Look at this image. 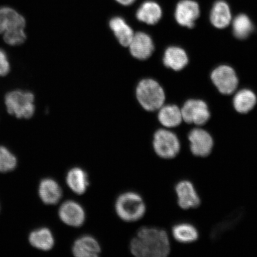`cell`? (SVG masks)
<instances>
[{"instance_id":"1","label":"cell","mask_w":257,"mask_h":257,"mask_svg":"<svg viewBox=\"0 0 257 257\" xmlns=\"http://www.w3.org/2000/svg\"><path fill=\"white\" fill-rule=\"evenodd\" d=\"M130 249L137 257H166L171 251V245L166 230L144 226L131 239Z\"/></svg>"},{"instance_id":"2","label":"cell","mask_w":257,"mask_h":257,"mask_svg":"<svg viewBox=\"0 0 257 257\" xmlns=\"http://www.w3.org/2000/svg\"><path fill=\"white\" fill-rule=\"evenodd\" d=\"M115 213L125 222L139 221L146 213L144 199L137 192L127 191L120 194L115 202Z\"/></svg>"},{"instance_id":"3","label":"cell","mask_w":257,"mask_h":257,"mask_svg":"<svg viewBox=\"0 0 257 257\" xmlns=\"http://www.w3.org/2000/svg\"><path fill=\"white\" fill-rule=\"evenodd\" d=\"M136 96L141 105L149 111L159 110L165 101V94L162 86L152 79H143L138 83Z\"/></svg>"},{"instance_id":"4","label":"cell","mask_w":257,"mask_h":257,"mask_svg":"<svg viewBox=\"0 0 257 257\" xmlns=\"http://www.w3.org/2000/svg\"><path fill=\"white\" fill-rule=\"evenodd\" d=\"M34 95L31 92L14 90L6 95L5 104L10 114L29 119L34 114Z\"/></svg>"},{"instance_id":"5","label":"cell","mask_w":257,"mask_h":257,"mask_svg":"<svg viewBox=\"0 0 257 257\" xmlns=\"http://www.w3.org/2000/svg\"><path fill=\"white\" fill-rule=\"evenodd\" d=\"M153 147L154 153L160 158L171 160L181 152V142L175 133L166 128H160L154 135Z\"/></svg>"},{"instance_id":"6","label":"cell","mask_w":257,"mask_h":257,"mask_svg":"<svg viewBox=\"0 0 257 257\" xmlns=\"http://www.w3.org/2000/svg\"><path fill=\"white\" fill-rule=\"evenodd\" d=\"M189 149L195 157H207L214 147V140L210 134L201 128H195L188 135Z\"/></svg>"},{"instance_id":"7","label":"cell","mask_w":257,"mask_h":257,"mask_svg":"<svg viewBox=\"0 0 257 257\" xmlns=\"http://www.w3.org/2000/svg\"><path fill=\"white\" fill-rule=\"evenodd\" d=\"M183 120L188 124L202 126L210 119V112L205 102L198 99H189L181 110Z\"/></svg>"},{"instance_id":"8","label":"cell","mask_w":257,"mask_h":257,"mask_svg":"<svg viewBox=\"0 0 257 257\" xmlns=\"http://www.w3.org/2000/svg\"><path fill=\"white\" fill-rule=\"evenodd\" d=\"M58 215L64 224L72 227H81L86 220V213L82 205L72 200L64 201L60 205Z\"/></svg>"},{"instance_id":"9","label":"cell","mask_w":257,"mask_h":257,"mask_svg":"<svg viewBox=\"0 0 257 257\" xmlns=\"http://www.w3.org/2000/svg\"><path fill=\"white\" fill-rule=\"evenodd\" d=\"M211 78L221 94L229 95L235 91L238 79L232 67L223 65L217 67L211 73Z\"/></svg>"},{"instance_id":"10","label":"cell","mask_w":257,"mask_h":257,"mask_svg":"<svg viewBox=\"0 0 257 257\" xmlns=\"http://www.w3.org/2000/svg\"><path fill=\"white\" fill-rule=\"evenodd\" d=\"M177 201L183 210L196 208L201 204V198L194 184L188 180H182L175 186Z\"/></svg>"},{"instance_id":"11","label":"cell","mask_w":257,"mask_h":257,"mask_svg":"<svg viewBox=\"0 0 257 257\" xmlns=\"http://www.w3.org/2000/svg\"><path fill=\"white\" fill-rule=\"evenodd\" d=\"M200 15V6L193 0H182L176 6L175 18L182 27L192 28Z\"/></svg>"},{"instance_id":"12","label":"cell","mask_w":257,"mask_h":257,"mask_svg":"<svg viewBox=\"0 0 257 257\" xmlns=\"http://www.w3.org/2000/svg\"><path fill=\"white\" fill-rule=\"evenodd\" d=\"M131 55L141 60H146L152 55L154 50L153 41L149 35L140 32L135 34L128 45Z\"/></svg>"},{"instance_id":"13","label":"cell","mask_w":257,"mask_h":257,"mask_svg":"<svg viewBox=\"0 0 257 257\" xmlns=\"http://www.w3.org/2000/svg\"><path fill=\"white\" fill-rule=\"evenodd\" d=\"M72 252L76 257H97L101 252V248L94 237L85 234L75 240Z\"/></svg>"},{"instance_id":"14","label":"cell","mask_w":257,"mask_h":257,"mask_svg":"<svg viewBox=\"0 0 257 257\" xmlns=\"http://www.w3.org/2000/svg\"><path fill=\"white\" fill-rule=\"evenodd\" d=\"M25 18L15 10L4 7L0 8V34L19 30H25Z\"/></svg>"},{"instance_id":"15","label":"cell","mask_w":257,"mask_h":257,"mask_svg":"<svg viewBox=\"0 0 257 257\" xmlns=\"http://www.w3.org/2000/svg\"><path fill=\"white\" fill-rule=\"evenodd\" d=\"M38 194L41 200L46 205H56L62 200L63 190L55 180L45 178L40 182Z\"/></svg>"},{"instance_id":"16","label":"cell","mask_w":257,"mask_h":257,"mask_svg":"<svg viewBox=\"0 0 257 257\" xmlns=\"http://www.w3.org/2000/svg\"><path fill=\"white\" fill-rule=\"evenodd\" d=\"M66 183L70 191L78 195L84 194L89 185L87 173L79 167H74L67 172Z\"/></svg>"},{"instance_id":"17","label":"cell","mask_w":257,"mask_h":257,"mask_svg":"<svg viewBox=\"0 0 257 257\" xmlns=\"http://www.w3.org/2000/svg\"><path fill=\"white\" fill-rule=\"evenodd\" d=\"M232 21V14L229 5L223 0L215 3L210 14L212 25L218 29L226 28Z\"/></svg>"},{"instance_id":"18","label":"cell","mask_w":257,"mask_h":257,"mask_svg":"<svg viewBox=\"0 0 257 257\" xmlns=\"http://www.w3.org/2000/svg\"><path fill=\"white\" fill-rule=\"evenodd\" d=\"M29 241L34 248L44 251L52 249L55 244L52 232L47 227L32 231L29 236Z\"/></svg>"},{"instance_id":"19","label":"cell","mask_w":257,"mask_h":257,"mask_svg":"<svg viewBox=\"0 0 257 257\" xmlns=\"http://www.w3.org/2000/svg\"><path fill=\"white\" fill-rule=\"evenodd\" d=\"M163 63L167 67L179 71L187 65L188 58L182 48L170 47L165 51Z\"/></svg>"},{"instance_id":"20","label":"cell","mask_w":257,"mask_h":257,"mask_svg":"<svg viewBox=\"0 0 257 257\" xmlns=\"http://www.w3.org/2000/svg\"><path fill=\"white\" fill-rule=\"evenodd\" d=\"M136 15L138 21L148 25H155L162 17V10L157 3L146 2L138 9Z\"/></svg>"},{"instance_id":"21","label":"cell","mask_w":257,"mask_h":257,"mask_svg":"<svg viewBox=\"0 0 257 257\" xmlns=\"http://www.w3.org/2000/svg\"><path fill=\"white\" fill-rule=\"evenodd\" d=\"M173 238L181 243H191L199 238L198 231L194 225L189 223H180L173 226L172 229Z\"/></svg>"},{"instance_id":"22","label":"cell","mask_w":257,"mask_h":257,"mask_svg":"<svg viewBox=\"0 0 257 257\" xmlns=\"http://www.w3.org/2000/svg\"><path fill=\"white\" fill-rule=\"evenodd\" d=\"M111 30L119 43L123 47H128L134 37V32L123 19L115 17L110 21Z\"/></svg>"},{"instance_id":"23","label":"cell","mask_w":257,"mask_h":257,"mask_svg":"<svg viewBox=\"0 0 257 257\" xmlns=\"http://www.w3.org/2000/svg\"><path fill=\"white\" fill-rule=\"evenodd\" d=\"M158 118L160 123L166 128L178 126L183 120L181 110L175 105L162 106L159 109Z\"/></svg>"},{"instance_id":"24","label":"cell","mask_w":257,"mask_h":257,"mask_svg":"<svg viewBox=\"0 0 257 257\" xmlns=\"http://www.w3.org/2000/svg\"><path fill=\"white\" fill-rule=\"evenodd\" d=\"M256 103V96L249 89L240 90L233 98L234 107L240 113H247L252 110Z\"/></svg>"},{"instance_id":"25","label":"cell","mask_w":257,"mask_h":257,"mask_svg":"<svg viewBox=\"0 0 257 257\" xmlns=\"http://www.w3.org/2000/svg\"><path fill=\"white\" fill-rule=\"evenodd\" d=\"M253 26L248 16L240 14L234 18L233 31L234 36L240 40L245 39L252 33Z\"/></svg>"},{"instance_id":"26","label":"cell","mask_w":257,"mask_h":257,"mask_svg":"<svg viewBox=\"0 0 257 257\" xmlns=\"http://www.w3.org/2000/svg\"><path fill=\"white\" fill-rule=\"evenodd\" d=\"M16 156L7 148L0 146V173H8L14 170L17 166Z\"/></svg>"},{"instance_id":"27","label":"cell","mask_w":257,"mask_h":257,"mask_svg":"<svg viewBox=\"0 0 257 257\" xmlns=\"http://www.w3.org/2000/svg\"><path fill=\"white\" fill-rule=\"evenodd\" d=\"M3 38L6 43L12 46H18L24 44L27 40L24 30H20L3 34Z\"/></svg>"},{"instance_id":"28","label":"cell","mask_w":257,"mask_h":257,"mask_svg":"<svg viewBox=\"0 0 257 257\" xmlns=\"http://www.w3.org/2000/svg\"><path fill=\"white\" fill-rule=\"evenodd\" d=\"M11 70V65L7 54L0 48V76H5Z\"/></svg>"},{"instance_id":"29","label":"cell","mask_w":257,"mask_h":257,"mask_svg":"<svg viewBox=\"0 0 257 257\" xmlns=\"http://www.w3.org/2000/svg\"><path fill=\"white\" fill-rule=\"evenodd\" d=\"M115 1L117 2L118 3H120V5H123V6H130L136 0H115Z\"/></svg>"}]
</instances>
